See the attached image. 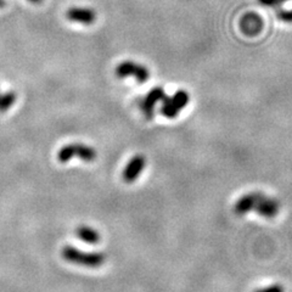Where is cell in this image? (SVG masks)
<instances>
[{
    "instance_id": "cell-3",
    "label": "cell",
    "mask_w": 292,
    "mask_h": 292,
    "mask_svg": "<svg viewBox=\"0 0 292 292\" xmlns=\"http://www.w3.org/2000/svg\"><path fill=\"white\" fill-rule=\"evenodd\" d=\"M190 101L189 92L185 90H178L172 96H165L162 101L161 106V113L165 118H177L178 114L182 112V110L185 109Z\"/></svg>"
},
{
    "instance_id": "cell-6",
    "label": "cell",
    "mask_w": 292,
    "mask_h": 292,
    "mask_svg": "<svg viewBox=\"0 0 292 292\" xmlns=\"http://www.w3.org/2000/svg\"><path fill=\"white\" fill-rule=\"evenodd\" d=\"M146 165V158L144 155H135L134 157H131V160L127 163V165L124 167L123 173H122V179L123 182H134L140 174L143 173V170L145 169Z\"/></svg>"
},
{
    "instance_id": "cell-1",
    "label": "cell",
    "mask_w": 292,
    "mask_h": 292,
    "mask_svg": "<svg viewBox=\"0 0 292 292\" xmlns=\"http://www.w3.org/2000/svg\"><path fill=\"white\" fill-rule=\"evenodd\" d=\"M61 256L67 262L85 268H99L106 260V256L102 252H85L73 246H65Z\"/></svg>"
},
{
    "instance_id": "cell-4",
    "label": "cell",
    "mask_w": 292,
    "mask_h": 292,
    "mask_svg": "<svg viewBox=\"0 0 292 292\" xmlns=\"http://www.w3.org/2000/svg\"><path fill=\"white\" fill-rule=\"evenodd\" d=\"M119 79H124L127 77H134V79L139 83L147 82L150 78V71L145 66L140 63L133 62V61H123L119 63L114 71Z\"/></svg>"
},
{
    "instance_id": "cell-15",
    "label": "cell",
    "mask_w": 292,
    "mask_h": 292,
    "mask_svg": "<svg viewBox=\"0 0 292 292\" xmlns=\"http://www.w3.org/2000/svg\"><path fill=\"white\" fill-rule=\"evenodd\" d=\"M258 2H259L260 5H263V6L268 7H277L281 4L280 0H258Z\"/></svg>"
},
{
    "instance_id": "cell-2",
    "label": "cell",
    "mask_w": 292,
    "mask_h": 292,
    "mask_svg": "<svg viewBox=\"0 0 292 292\" xmlns=\"http://www.w3.org/2000/svg\"><path fill=\"white\" fill-rule=\"evenodd\" d=\"M97 153L94 147L82 143H72L62 146L57 152V160L61 163H67L73 158H79L84 162H92L96 160Z\"/></svg>"
},
{
    "instance_id": "cell-9",
    "label": "cell",
    "mask_w": 292,
    "mask_h": 292,
    "mask_svg": "<svg viewBox=\"0 0 292 292\" xmlns=\"http://www.w3.org/2000/svg\"><path fill=\"white\" fill-rule=\"evenodd\" d=\"M262 192H248V194L243 195L240 199L236 201L235 206H234V212H235L236 216H245L248 212L253 211L255 206L257 204L258 200L262 196Z\"/></svg>"
},
{
    "instance_id": "cell-16",
    "label": "cell",
    "mask_w": 292,
    "mask_h": 292,
    "mask_svg": "<svg viewBox=\"0 0 292 292\" xmlns=\"http://www.w3.org/2000/svg\"><path fill=\"white\" fill-rule=\"evenodd\" d=\"M29 2H32V4H39V2H41L43 0H28Z\"/></svg>"
},
{
    "instance_id": "cell-18",
    "label": "cell",
    "mask_w": 292,
    "mask_h": 292,
    "mask_svg": "<svg viewBox=\"0 0 292 292\" xmlns=\"http://www.w3.org/2000/svg\"><path fill=\"white\" fill-rule=\"evenodd\" d=\"M285 1H290V0H280V2H285Z\"/></svg>"
},
{
    "instance_id": "cell-10",
    "label": "cell",
    "mask_w": 292,
    "mask_h": 292,
    "mask_svg": "<svg viewBox=\"0 0 292 292\" xmlns=\"http://www.w3.org/2000/svg\"><path fill=\"white\" fill-rule=\"evenodd\" d=\"M66 17L72 22L82 24H91L95 22L96 15L94 10L89 7H71L66 12Z\"/></svg>"
},
{
    "instance_id": "cell-12",
    "label": "cell",
    "mask_w": 292,
    "mask_h": 292,
    "mask_svg": "<svg viewBox=\"0 0 292 292\" xmlns=\"http://www.w3.org/2000/svg\"><path fill=\"white\" fill-rule=\"evenodd\" d=\"M15 102H16V94L14 91L0 94V112L9 111Z\"/></svg>"
},
{
    "instance_id": "cell-5",
    "label": "cell",
    "mask_w": 292,
    "mask_h": 292,
    "mask_svg": "<svg viewBox=\"0 0 292 292\" xmlns=\"http://www.w3.org/2000/svg\"><path fill=\"white\" fill-rule=\"evenodd\" d=\"M165 96H167V94H165L162 87H155L146 94L143 101L140 102V109L146 119H148V121L152 119L153 114H155L156 105L163 101Z\"/></svg>"
},
{
    "instance_id": "cell-8",
    "label": "cell",
    "mask_w": 292,
    "mask_h": 292,
    "mask_svg": "<svg viewBox=\"0 0 292 292\" xmlns=\"http://www.w3.org/2000/svg\"><path fill=\"white\" fill-rule=\"evenodd\" d=\"M279 209L280 203L276 199L267 197L263 194L258 200L253 211H256L260 217H264V218H274L279 213Z\"/></svg>"
},
{
    "instance_id": "cell-13",
    "label": "cell",
    "mask_w": 292,
    "mask_h": 292,
    "mask_svg": "<svg viewBox=\"0 0 292 292\" xmlns=\"http://www.w3.org/2000/svg\"><path fill=\"white\" fill-rule=\"evenodd\" d=\"M276 16L280 21L286 22V23H292V10H285V9H277Z\"/></svg>"
},
{
    "instance_id": "cell-11",
    "label": "cell",
    "mask_w": 292,
    "mask_h": 292,
    "mask_svg": "<svg viewBox=\"0 0 292 292\" xmlns=\"http://www.w3.org/2000/svg\"><path fill=\"white\" fill-rule=\"evenodd\" d=\"M75 236L79 237L82 241H84V242L90 243V245L99 243L100 240H101V236H100L99 231L88 225L78 226V228L75 229Z\"/></svg>"
},
{
    "instance_id": "cell-14",
    "label": "cell",
    "mask_w": 292,
    "mask_h": 292,
    "mask_svg": "<svg viewBox=\"0 0 292 292\" xmlns=\"http://www.w3.org/2000/svg\"><path fill=\"white\" fill-rule=\"evenodd\" d=\"M255 292H284V287L280 286V285H272V286L256 290Z\"/></svg>"
},
{
    "instance_id": "cell-7",
    "label": "cell",
    "mask_w": 292,
    "mask_h": 292,
    "mask_svg": "<svg viewBox=\"0 0 292 292\" xmlns=\"http://www.w3.org/2000/svg\"><path fill=\"white\" fill-rule=\"evenodd\" d=\"M263 26L264 23H263L262 17L256 12H247L240 19L241 32L248 36H255L259 34L262 32Z\"/></svg>"
},
{
    "instance_id": "cell-17",
    "label": "cell",
    "mask_w": 292,
    "mask_h": 292,
    "mask_svg": "<svg viewBox=\"0 0 292 292\" xmlns=\"http://www.w3.org/2000/svg\"><path fill=\"white\" fill-rule=\"evenodd\" d=\"M5 5H6V2H5V0H0V9H1V7H4Z\"/></svg>"
}]
</instances>
